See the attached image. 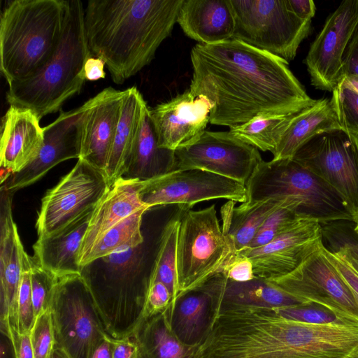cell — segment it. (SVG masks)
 <instances>
[{"instance_id":"cell-1","label":"cell","mask_w":358,"mask_h":358,"mask_svg":"<svg viewBox=\"0 0 358 358\" xmlns=\"http://www.w3.org/2000/svg\"><path fill=\"white\" fill-rule=\"evenodd\" d=\"M194 96L213 104L210 123L231 127L263 115H290L313 99L285 59L230 39L195 45L190 53Z\"/></svg>"},{"instance_id":"cell-2","label":"cell","mask_w":358,"mask_h":358,"mask_svg":"<svg viewBox=\"0 0 358 358\" xmlns=\"http://www.w3.org/2000/svg\"><path fill=\"white\" fill-rule=\"evenodd\" d=\"M183 0H90L84 12L88 46L121 85L154 59L172 32Z\"/></svg>"},{"instance_id":"cell-3","label":"cell","mask_w":358,"mask_h":358,"mask_svg":"<svg viewBox=\"0 0 358 358\" xmlns=\"http://www.w3.org/2000/svg\"><path fill=\"white\" fill-rule=\"evenodd\" d=\"M68 0H14L0 21V69L8 83L37 73L62 36Z\"/></svg>"},{"instance_id":"cell-4","label":"cell","mask_w":358,"mask_h":358,"mask_svg":"<svg viewBox=\"0 0 358 358\" xmlns=\"http://www.w3.org/2000/svg\"><path fill=\"white\" fill-rule=\"evenodd\" d=\"M64 31L47 64L34 76L8 83L6 100L10 106L29 108L41 120L57 112L79 94L85 82V64L92 55L86 36L80 0H68Z\"/></svg>"},{"instance_id":"cell-5","label":"cell","mask_w":358,"mask_h":358,"mask_svg":"<svg viewBox=\"0 0 358 358\" xmlns=\"http://www.w3.org/2000/svg\"><path fill=\"white\" fill-rule=\"evenodd\" d=\"M143 244L124 245L81 271L113 340L131 336L143 317L150 276L142 268Z\"/></svg>"},{"instance_id":"cell-6","label":"cell","mask_w":358,"mask_h":358,"mask_svg":"<svg viewBox=\"0 0 358 358\" xmlns=\"http://www.w3.org/2000/svg\"><path fill=\"white\" fill-rule=\"evenodd\" d=\"M246 204L267 199H289L301 216L321 224L353 222L341 195L329 184L293 159L262 160L245 184Z\"/></svg>"},{"instance_id":"cell-7","label":"cell","mask_w":358,"mask_h":358,"mask_svg":"<svg viewBox=\"0 0 358 358\" xmlns=\"http://www.w3.org/2000/svg\"><path fill=\"white\" fill-rule=\"evenodd\" d=\"M178 216L177 274L180 294L199 289L222 273L236 253L223 233L215 205L196 210H180Z\"/></svg>"},{"instance_id":"cell-8","label":"cell","mask_w":358,"mask_h":358,"mask_svg":"<svg viewBox=\"0 0 358 358\" xmlns=\"http://www.w3.org/2000/svg\"><path fill=\"white\" fill-rule=\"evenodd\" d=\"M50 310L54 349L69 358H91L98 345L109 336L81 273L57 277Z\"/></svg>"},{"instance_id":"cell-9","label":"cell","mask_w":358,"mask_h":358,"mask_svg":"<svg viewBox=\"0 0 358 358\" xmlns=\"http://www.w3.org/2000/svg\"><path fill=\"white\" fill-rule=\"evenodd\" d=\"M235 17L232 39L293 60L308 36L311 21L303 20L287 0H230Z\"/></svg>"},{"instance_id":"cell-10","label":"cell","mask_w":358,"mask_h":358,"mask_svg":"<svg viewBox=\"0 0 358 358\" xmlns=\"http://www.w3.org/2000/svg\"><path fill=\"white\" fill-rule=\"evenodd\" d=\"M110 187L103 171L78 159L43 197L36 222L38 238L55 235L93 210Z\"/></svg>"},{"instance_id":"cell-11","label":"cell","mask_w":358,"mask_h":358,"mask_svg":"<svg viewBox=\"0 0 358 358\" xmlns=\"http://www.w3.org/2000/svg\"><path fill=\"white\" fill-rule=\"evenodd\" d=\"M293 159L341 195L354 222L358 215V138L343 130L322 133L303 145Z\"/></svg>"},{"instance_id":"cell-12","label":"cell","mask_w":358,"mask_h":358,"mask_svg":"<svg viewBox=\"0 0 358 358\" xmlns=\"http://www.w3.org/2000/svg\"><path fill=\"white\" fill-rule=\"evenodd\" d=\"M141 201L150 208L175 204L180 210H189L199 202L227 199L244 203V184L199 169L175 170L145 180L140 191Z\"/></svg>"},{"instance_id":"cell-13","label":"cell","mask_w":358,"mask_h":358,"mask_svg":"<svg viewBox=\"0 0 358 358\" xmlns=\"http://www.w3.org/2000/svg\"><path fill=\"white\" fill-rule=\"evenodd\" d=\"M176 170L199 169L245 184L263 160L258 149L230 131H204L192 144L175 151Z\"/></svg>"},{"instance_id":"cell-14","label":"cell","mask_w":358,"mask_h":358,"mask_svg":"<svg viewBox=\"0 0 358 358\" xmlns=\"http://www.w3.org/2000/svg\"><path fill=\"white\" fill-rule=\"evenodd\" d=\"M324 245L289 274L269 280L287 293L358 321V302L325 252Z\"/></svg>"},{"instance_id":"cell-15","label":"cell","mask_w":358,"mask_h":358,"mask_svg":"<svg viewBox=\"0 0 358 358\" xmlns=\"http://www.w3.org/2000/svg\"><path fill=\"white\" fill-rule=\"evenodd\" d=\"M358 23V0L343 1L327 18L304 60L316 89L332 92L343 76V57Z\"/></svg>"},{"instance_id":"cell-16","label":"cell","mask_w":358,"mask_h":358,"mask_svg":"<svg viewBox=\"0 0 358 358\" xmlns=\"http://www.w3.org/2000/svg\"><path fill=\"white\" fill-rule=\"evenodd\" d=\"M323 245L321 224L302 217L268 244L245 248L237 252L236 256L251 261L256 278L271 280L292 272Z\"/></svg>"},{"instance_id":"cell-17","label":"cell","mask_w":358,"mask_h":358,"mask_svg":"<svg viewBox=\"0 0 358 358\" xmlns=\"http://www.w3.org/2000/svg\"><path fill=\"white\" fill-rule=\"evenodd\" d=\"M124 90L109 87L80 106V157L105 173L119 122Z\"/></svg>"},{"instance_id":"cell-18","label":"cell","mask_w":358,"mask_h":358,"mask_svg":"<svg viewBox=\"0 0 358 358\" xmlns=\"http://www.w3.org/2000/svg\"><path fill=\"white\" fill-rule=\"evenodd\" d=\"M213 103L189 90L150 109L159 147L176 151L195 142L210 122Z\"/></svg>"},{"instance_id":"cell-19","label":"cell","mask_w":358,"mask_h":358,"mask_svg":"<svg viewBox=\"0 0 358 358\" xmlns=\"http://www.w3.org/2000/svg\"><path fill=\"white\" fill-rule=\"evenodd\" d=\"M13 196L1 187L0 195V323L8 337L18 332L17 301L22 277L23 248L13 217Z\"/></svg>"},{"instance_id":"cell-20","label":"cell","mask_w":358,"mask_h":358,"mask_svg":"<svg viewBox=\"0 0 358 358\" xmlns=\"http://www.w3.org/2000/svg\"><path fill=\"white\" fill-rule=\"evenodd\" d=\"M80 108L64 112L52 123L43 127V144L38 155L20 171L12 174L1 187L15 193L42 178L58 164L79 159Z\"/></svg>"},{"instance_id":"cell-21","label":"cell","mask_w":358,"mask_h":358,"mask_svg":"<svg viewBox=\"0 0 358 358\" xmlns=\"http://www.w3.org/2000/svg\"><path fill=\"white\" fill-rule=\"evenodd\" d=\"M199 289L209 296L214 315L229 310L282 308L308 302L269 280L255 278L250 281L237 282L222 273L214 275Z\"/></svg>"},{"instance_id":"cell-22","label":"cell","mask_w":358,"mask_h":358,"mask_svg":"<svg viewBox=\"0 0 358 358\" xmlns=\"http://www.w3.org/2000/svg\"><path fill=\"white\" fill-rule=\"evenodd\" d=\"M40 119L31 109L10 106L2 119L0 140L1 184L38 154L44 141Z\"/></svg>"},{"instance_id":"cell-23","label":"cell","mask_w":358,"mask_h":358,"mask_svg":"<svg viewBox=\"0 0 358 358\" xmlns=\"http://www.w3.org/2000/svg\"><path fill=\"white\" fill-rule=\"evenodd\" d=\"M143 182L122 177L111 185L92 213L80 245L78 264L106 231L137 211L150 208L140 199Z\"/></svg>"},{"instance_id":"cell-24","label":"cell","mask_w":358,"mask_h":358,"mask_svg":"<svg viewBox=\"0 0 358 358\" xmlns=\"http://www.w3.org/2000/svg\"><path fill=\"white\" fill-rule=\"evenodd\" d=\"M177 22L185 35L205 45L232 39L235 29L230 0H183Z\"/></svg>"},{"instance_id":"cell-25","label":"cell","mask_w":358,"mask_h":358,"mask_svg":"<svg viewBox=\"0 0 358 358\" xmlns=\"http://www.w3.org/2000/svg\"><path fill=\"white\" fill-rule=\"evenodd\" d=\"M93 210L55 235L38 238L33 246L36 262L56 277L81 273L78 255Z\"/></svg>"},{"instance_id":"cell-26","label":"cell","mask_w":358,"mask_h":358,"mask_svg":"<svg viewBox=\"0 0 358 358\" xmlns=\"http://www.w3.org/2000/svg\"><path fill=\"white\" fill-rule=\"evenodd\" d=\"M147 106L136 87L124 90L120 117L105 170L110 185L126 172Z\"/></svg>"},{"instance_id":"cell-27","label":"cell","mask_w":358,"mask_h":358,"mask_svg":"<svg viewBox=\"0 0 358 358\" xmlns=\"http://www.w3.org/2000/svg\"><path fill=\"white\" fill-rule=\"evenodd\" d=\"M342 130L330 99H317L298 112L272 152L273 159H293L297 151L314 136Z\"/></svg>"},{"instance_id":"cell-28","label":"cell","mask_w":358,"mask_h":358,"mask_svg":"<svg viewBox=\"0 0 358 358\" xmlns=\"http://www.w3.org/2000/svg\"><path fill=\"white\" fill-rule=\"evenodd\" d=\"M166 313L178 339L196 348L207 336L214 316L211 300L201 289L180 294L166 309Z\"/></svg>"},{"instance_id":"cell-29","label":"cell","mask_w":358,"mask_h":358,"mask_svg":"<svg viewBox=\"0 0 358 358\" xmlns=\"http://www.w3.org/2000/svg\"><path fill=\"white\" fill-rule=\"evenodd\" d=\"M235 203L229 201L220 210L223 233L235 253L248 248L266 220L280 208L295 206L299 213L297 204L289 199H271L251 204L242 203L238 207Z\"/></svg>"},{"instance_id":"cell-30","label":"cell","mask_w":358,"mask_h":358,"mask_svg":"<svg viewBox=\"0 0 358 358\" xmlns=\"http://www.w3.org/2000/svg\"><path fill=\"white\" fill-rule=\"evenodd\" d=\"M175 170V151L159 147L150 116V108L147 106L123 177L145 181Z\"/></svg>"},{"instance_id":"cell-31","label":"cell","mask_w":358,"mask_h":358,"mask_svg":"<svg viewBox=\"0 0 358 358\" xmlns=\"http://www.w3.org/2000/svg\"><path fill=\"white\" fill-rule=\"evenodd\" d=\"M139 350V358H192L196 347L182 343L173 331L166 310L143 318L131 335Z\"/></svg>"},{"instance_id":"cell-32","label":"cell","mask_w":358,"mask_h":358,"mask_svg":"<svg viewBox=\"0 0 358 358\" xmlns=\"http://www.w3.org/2000/svg\"><path fill=\"white\" fill-rule=\"evenodd\" d=\"M179 227V216L171 218L164 227L156 256L150 268L148 281L149 282L158 280L164 283L170 291L173 301L179 294L177 274V244Z\"/></svg>"},{"instance_id":"cell-33","label":"cell","mask_w":358,"mask_h":358,"mask_svg":"<svg viewBox=\"0 0 358 358\" xmlns=\"http://www.w3.org/2000/svg\"><path fill=\"white\" fill-rule=\"evenodd\" d=\"M145 211L147 210L137 211L102 234L79 262L81 271L89 264L109 255L124 245L136 246L143 243L141 224Z\"/></svg>"},{"instance_id":"cell-34","label":"cell","mask_w":358,"mask_h":358,"mask_svg":"<svg viewBox=\"0 0 358 358\" xmlns=\"http://www.w3.org/2000/svg\"><path fill=\"white\" fill-rule=\"evenodd\" d=\"M295 114L258 116L230 127L229 131L245 143L262 151L273 152Z\"/></svg>"},{"instance_id":"cell-35","label":"cell","mask_w":358,"mask_h":358,"mask_svg":"<svg viewBox=\"0 0 358 358\" xmlns=\"http://www.w3.org/2000/svg\"><path fill=\"white\" fill-rule=\"evenodd\" d=\"M331 92L330 99L342 130L358 138V76H343Z\"/></svg>"},{"instance_id":"cell-36","label":"cell","mask_w":358,"mask_h":358,"mask_svg":"<svg viewBox=\"0 0 358 358\" xmlns=\"http://www.w3.org/2000/svg\"><path fill=\"white\" fill-rule=\"evenodd\" d=\"M269 310L278 317L297 322L319 325L358 326V321L313 301Z\"/></svg>"},{"instance_id":"cell-37","label":"cell","mask_w":358,"mask_h":358,"mask_svg":"<svg viewBox=\"0 0 358 358\" xmlns=\"http://www.w3.org/2000/svg\"><path fill=\"white\" fill-rule=\"evenodd\" d=\"M302 217H304L299 214L295 206L280 208L266 220L246 248H256L268 244Z\"/></svg>"},{"instance_id":"cell-38","label":"cell","mask_w":358,"mask_h":358,"mask_svg":"<svg viewBox=\"0 0 358 358\" xmlns=\"http://www.w3.org/2000/svg\"><path fill=\"white\" fill-rule=\"evenodd\" d=\"M31 290L34 313L36 317L50 310L57 277L31 259Z\"/></svg>"},{"instance_id":"cell-39","label":"cell","mask_w":358,"mask_h":358,"mask_svg":"<svg viewBox=\"0 0 358 358\" xmlns=\"http://www.w3.org/2000/svg\"><path fill=\"white\" fill-rule=\"evenodd\" d=\"M22 272L17 301L18 333L30 332L36 321L31 290L30 266L31 257L21 250Z\"/></svg>"},{"instance_id":"cell-40","label":"cell","mask_w":358,"mask_h":358,"mask_svg":"<svg viewBox=\"0 0 358 358\" xmlns=\"http://www.w3.org/2000/svg\"><path fill=\"white\" fill-rule=\"evenodd\" d=\"M30 334L34 358H51L55 337L50 310L36 317Z\"/></svg>"},{"instance_id":"cell-41","label":"cell","mask_w":358,"mask_h":358,"mask_svg":"<svg viewBox=\"0 0 358 358\" xmlns=\"http://www.w3.org/2000/svg\"><path fill=\"white\" fill-rule=\"evenodd\" d=\"M323 240L342 245L358 255V234L354 230V222L338 221L322 226Z\"/></svg>"},{"instance_id":"cell-42","label":"cell","mask_w":358,"mask_h":358,"mask_svg":"<svg viewBox=\"0 0 358 358\" xmlns=\"http://www.w3.org/2000/svg\"><path fill=\"white\" fill-rule=\"evenodd\" d=\"M172 301V295L164 283L158 280L150 281L143 319L164 313Z\"/></svg>"},{"instance_id":"cell-43","label":"cell","mask_w":358,"mask_h":358,"mask_svg":"<svg viewBox=\"0 0 358 358\" xmlns=\"http://www.w3.org/2000/svg\"><path fill=\"white\" fill-rule=\"evenodd\" d=\"M222 273L234 281L246 282L253 280V266L251 261L244 257L236 256L224 266Z\"/></svg>"},{"instance_id":"cell-44","label":"cell","mask_w":358,"mask_h":358,"mask_svg":"<svg viewBox=\"0 0 358 358\" xmlns=\"http://www.w3.org/2000/svg\"><path fill=\"white\" fill-rule=\"evenodd\" d=\"M358 76V23L343 57V76Z\"/></svg>"},{"instance_id":"cell-45","label":"cell","mask_w":358,"mask_h":358,"mask_svg":"<svg viewBox=\"0 0 358 358\" xmlns=\"http://www.w3.org/2000/svg\"><path fill=\"white\" fill-rule=\"evenodd\" d=\"M324 250L330 262L350 287L358 302V274L339 256L329 251L326 247Z\"/></svg>"},{"instance_id":"cell-46","label":"cell","mask_w":358,"mask_h":358,"mask_svg":"<svg viewBox=\"0 0 358 358\" xmlns=\"http://www.w3.org/2000/svg\"><path fill=\"white\" fill-rule=\"evenodd\" d=\"M9 338L13 345L15 358H34L30 332H13Z\"/></svg>"},{"instance_id":"cell-47","label":"cell","mask_w":358,"mask_h":358,"mask_svg":"<svg viewBox=\"0 0 358 358\" xmlns=\"http://www.w3.org/2000/svg\"><path fill=\"white\" fill-rule=\"evenodd\" d=\"M113 358H139V350L132 336L113 340Z\"/></svg>"},{"instance_id":"cell-48","label":"cell","mask_w":358,"mask_h":358,"mask_svg":"<svg viewBox=\"0 0 358 358\" xmlns=\"http://www.w3.org/2000/svg\"><path fill=\"white\" fill-rule=\"evenodd\" d=\"M294 13L303 20H310L315 16V5L312 0H287Z\"/></svg>"},{"instance_id":"cell-49","label":"cell","mask_w":358,"mask_h":358,"mask_svg":"<svg viewBox=\"0 0 358 358\" xmlns=\"http://www.w3.org/2000/svg\"><path fill=\"white\" fill-rule=\"evenodd\" d=\"M324 242V241H323ZM327 249L339 256L358 274V255L350 250L330 242H324Z\"/></svg>"},{"instance_id":"cell-50","label":"cell","mask_w":358,"mask_h":358,"mask_svg":"<svg viewBox=\"0 0 358 358\" xmlns=\"http://www.w3.org/2000/svg\"><path fill=\"white\" fill-rule=\"evenodd\" d=\"M104 62L98 57H90L85 64V79L90 81L98 80L106 77Z\"/></svg>"},{"instance_id":"cell-51","label":"cell","mask_w":358,"mask_h":358,"mask_svg":"<svg viewBox=\"0 0 358 358\" xmlns=\"http://www.w3.org/2000/svg\"><path fill=\"white\" fill-rule=\"evenodd\" d=\"M113 339L107 337L95 349L91 358H113Z\"/></svg>"},{"instance_id":"cell-52","label":"cell","mask_w":358,"mask_h":358,"mask_svg":"<svg viewBox=\"0 0 358 358\" xmlns=\"http://www.w3.org/2000/svg\"><path fill=\"white\" fill-rule=\"evenodd\" d=\"M1 358H15L12 343L10 338L1 333V341L0 347Z\"/></svg>"},{"instance_id":"cell-53","label":"cell","mask_w":358,"mask_h":358,"mask_svg":"<svg viewBox=\"0 0 358 358\" xmlns=\"http://www.w3.org/2000/svg\"><path fill=\"white\" fill-rule=\"evenodd\" d=\"M51 358H69L63 352L54 349Z\"/></svg>"},{"instance_id":"cell-54","label":"cell","mask_w":358,"mask_h":358,"mask_svg":"<svg viewBox=\"0 0 358 358\" xmlns=\"http://www.w3.org/2000/svg\"><path fill=\"white\" fill-rule=\"evenodd\" d=\"M345 358H358V346Z\"/></svg>"},{"instance_id":"cell-55","label":"cell","mask_w":358,"mask_h":358,"mask_svg":"<svg viewBox=\"0 0 358 358\" xmlns=\"http://www.w3.org/2000/svg\"><path fill=\"white\" fill-rule=\"evenodd\" d=\"M354 230L358 234V215L354 222Z\"/></svg>"}]
</instances>
